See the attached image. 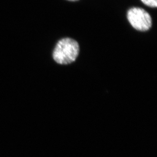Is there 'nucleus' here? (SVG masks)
I'll list each match as a JSON object with an SVG mask.
<instances>
[{
	"label": "nucleus",
	"instance_id": "1",
	"mask_svg": "<svg viewBox=\"0 0 157 157\" xmlns=\"http://www.w3.org/2000/svg\"><path fill=\"white\" fill-rule=\"evenodd\" d=\"M79 53V46L76 40L65 38L58 41L53 52V59L58 64L68 65L75 61Z\"/></svg>",
	"mask_w": 157,
	"mask_h": 157
},
{
	"label": "nucleus",
	"instance_id": "2",
	"mask_svg": "<svg viewBox=\"0 0 157 157\" xmlns=\"http://www.w3.org/2000/svg\"><path fill=\"white\" fill-rule=\"evenodd\" d=\"M127 17L131 25L139 31H147L152 25L150 14L141 8H131L128 11Z\"/></svg>",
	"mask_w": 157,
	"mask_h": 157
},
{
	"label": "nucleus",
	"instance_id": "3",
	"mask_svg": "<svg viewBox=\"0 0 157 157\" xmlns=\"http://www.w3.org/2000/svg\"><path fill=\"white\" fill-rule=\"evenodd\" d=\"M144 4L151 8L157 7V0H141Z\"/></svg>",
	"mask_w": 157,
	"mask_h": 157
},
{
	"label": "nucleus",
	"instance_id": "4",
	"mask_svg": "<svg viewBox=\"0 0 157 157\" xmlns=\"http://www.w3.org/2000/svg\"><path fill=\"white\" fill-rule=\"evenodd\" d=\"M68 1H78V0H68Z\"/></svg>",
	"mask_w": 157,
	"mask_h": 157
}]
</instances>
